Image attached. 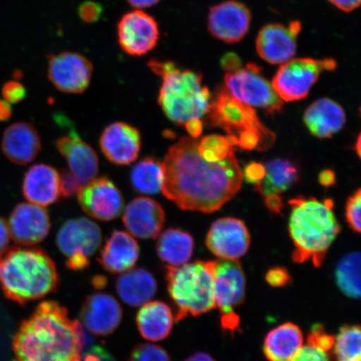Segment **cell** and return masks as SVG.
Returning <instances> with one entry per match:
<instances>
[{"mask_svg":"<svg viewBox=\"0 0 361 361\" xmlns=\"http://www.w3.org/2000/svg\"><path fill=\"white\" fill-rule=\"evenodd\" d=\"M197 143V139L183 137L169 148L161 161V192L180 209L210 214L240 190L243 171L234 153L223 161H207Z\"/></svg>","mask_w":361,"mask_h":361,"instance_id":"obj_1","label":"cell"},{"mask_svg":"<svg viewBox=\"0 0 361 361\" xmlns=\"http://www.w3.org/2000/svg\"><path fill=\"white\" fill-rule=\"evenodd\" d=\"M88 336L56 301L40 303L20 324L13 340L15 361H79Z\"/></svg>","mask_w":361,"mask_h":361,"instance_id":"obj_2","label":"cell"},{"mask_svg":"<svg viewBox=\"0 0 361 361\" xmlns=\"http://www.w3.org/2000/svg\"><path fill=\"white\" fill-rule=\"evenodd\" d=\"M60 282L55 262L39 247H11L0 255V288L24 305L56 292Z\"/></svg>","mask_w":361,"mask_h":361,"instance_id":"obj_3","label":"cell"},{"mask_svg":"<svg viewBox=\"0 0 361 361\" xmlns=\"http://www.w3.org/2000/svg\"><path fill=\"white\" fill-rule=\"evenodd\" d=\"M288 203L291 206L288 231L295 245L293 262L311 261L316 268L322 267L329 248L341 232L333 201L299 197Z\"/></svg>","mask_w":361,"mask_h":361,"instance_id":"obj_4","label":"cell"},{"mask_svg":"<svg viewBox=\"0 0 361 361\" xmlns=\"http://www.w3.org/2000/svg\"><path fill=\"white\" fill-rule=\"evenodd\" d=\"M148 66L162 79L157 101L171 121L184 126L209 114L212 94L203 85L202 75L157 59H152Z\"/></svg>","mask_w":361,"mask_h":361,"instance_id":"obj_5","label":"cell"},{"mask_svg":"<svg viewBox=\"0 0 361 361\" xmlns=\"http://www.w3.org/2000/svg\"><path fill=\"white\" fill-rule=\"evenodd\" d=\"M166 268V281L176 308V322L215 309L214 261L197 260L179 267Z\"/></svg>","mask_w":361,"mask_h":361,"instance_id":"obj_6","label":"cell"},{"mask_svg":"<svg viewBox=\"0 0 361 361\" xmlns=\"http://www.w3.org/2000/svg\"><path fill=\"white\" fill-rule=\"evenodd\" d=\"M224 87L236 100L252 108H260L274 114L281 112L283 102L272 83L264 78L262 69L254 63L238 66L226 71Z\"/></svg>","mask_w":361,"mask_h":361,"instance_id":"obj_7","label":"cell"},{"mask_svg":"<svg viewBox=\"0 0 361 361\" xmlns=\"http://www.w3.org/2000/svg\"><path fill=\"white\" fill-rule=\"evenodd\" d=\"M215 308L221 313V324L233 334L239 328L235 310L245 299L246 278L238 260L214 261Z\"/></svg>","mask_w":361,"mask_h":361,"instance_id":"obj_8","label":"cell"},{"mask_svg":"<svg viewBox=\"0 0 361 361\" xmlns=\"http://www.w3.org/2000/svg\"><path fill=\"white\" fill-rule=\"evenodd\" d=\"M336 66L333 59H292L279 67L271 83L283 102L303 100L309 96L320 75L335 70Z\"/></svg>","mask_w":361,"mask_h":361,"instance_id":"obj_9","label":"cell"},{"mask_svg":"<svg viewBox=\"0 0 361 361\" xmlns=\"http://www.w3.org/2000/svg\"><path fill=\"white\" fill-rule=\"evenodd\" d=\"M207 116L212 126L223 128L236 141L238 134L248 128H256L266 134L273 133L261 123L254 108L236 100L224 87L216 90Z\"/></svg>","mask_w":361,"mask_h":361,"instance_id":"obj_10","label":"cell"},{"mask_svg":"<svg viewBox=\"0 0 361 361\" xmlns=\"http://www.w3.org/2000/svg\"><path fill=\"white\" fill-rule=\"evenodd\" d=\"M160 38L157 20L142 10L125 13L117 24L120 47L129 56H146L157 47Z\"/></svg>","mask_w":361,"mask_h":361,"instance_id":"obj_11","label":"cell"},{"mask_svg":"<svg viewBox=\"0 0 361 361\" xmlns=\"http://www.w3.org/2000/svg\"><path fill=\"white\" fill-rule=\"evenodd\" d=\"M48 58V78L58 90L81 94L88 89L93 75V65L88 58L71 51Z\"/></svg>","mask_w":361,"mask_h":361,"instance_id":"obj_12","label":"cell"},{"mask_svg":"<svg viewBox=\"0 0 361 361\" xmlns=\"http://www.w3.org/2000/svg\"><path fill=\"white\" fill-rule=\"evenodd\" d=\"M78 194L81 209L94 219L107 222L118 218L123 213V194L109 178L90 180Z\"/></svg>","mask_w":361,"mask_h":361,"instance_id":"obj_13","label":"cell"},{"mask_svg":"<svg viewBox=\"0 0 361 361\" xmlns=\"http://www.w3.org/2000/svg\"><path fill=\"white\" fill-rule=\"evenodd\" d=\"M301 23L292 21L290 25L269 24L262 28L256 39L259 56L272 65H283L292 60L297 51L298 35Z\"/></svg>","mask_w":361,"mask_h":361,"instance_id":"obj_14","label":"cell"},{"mask_svg":"<svg viewBox=\"0 0 361 361\" xmlns=\"http://www.w3.org/2000/svg\"><path fill=\"white\" fill-rule=\"evenodd\" d=\"M251 12L243 3L228 0L212 7L207 29L216 39L233 44L240 42L250 30Z\"/></svg>","mask_w":361,"mask_h":361,"instance_id":"obj_15","label":"cell"},{"mask_svg":"<svg viewBox=\"0 0 361 361\" xmlns=\"http://www.w3.org/2000/svg\"><path fill=\"white\" fill-rule=\"evenodd\" d=\"M206 245L220 259L238 260L246 255L250 247V234L241 220L221 219L212 225Z\"/></svg>","mask_w":361,"mask_h":361,"instance_id":"obj_16","label":"cell"},{"mask_svg":"<svg viewBox=\"0 0 361 361\" xmlns=\"http://www.w3.org/2000/svg\"><path fill=\"white\" fill-rule=\"evenodd\" d=\"M8 226L11 238L17 245L33 246L48 236L51 222L44 207L22 202L13 210Z\"/></svg>","mask_w":361,"mask_h":361,"instance_id":"obj_17","label":"cell"},{"mask_svg":"<svg viewBox=\"0 0 361 361\" xmlns=\"http://www.w3.org/2000/svg\"><path fill=\"white\" fill-rule=\"evenodd\" d=\"M102 242L100 227L87 218L66 221L56 235V245L67 259L75 255L90 259L100 247Z\"/></svg>","mask_w":361,"mask_h":361,"instance_id":"obj_18","label":"cell"},{"mask_svg":"<svg viewBox=\"0 0 361 361\" xmlns=\"http://www.w3.org/2000/svg\"><path fill=\"white\" fill-rule=\"evenodd\" d=\"M102 152L111 164L126 166L137 159L142 147V137L135 126L116 121L104 129L101 138Z\"/></svg>","mask_w":361,"mask_h":361,"instance_id":"obj_19","label":"cell"},{"mask_svg":"<svg viewBox=\"0 0 361 361\" xmlns=\"http://www.w3.org/2000/svg\"><path fill=\"white\" fill-rule=\"evenodd\" d=\"M80 319L83 326L93 335L106 336L119 327L123 309L109 293H92L84 301Z\"/></svg>","mask_w":361,"mask_h":361,"instance_id":"obj_20","label":"cell"},{"mask_svg":"<svg viewBox=\"0 0 361 361\" xmlns=\"http://www.w3.org/2000/svg\"><path fill=\"white\" fill-rule=\"evenodd\" d=\"M123 220L133 237L153 239L159 236L164 227L166 216L159 202L150 197H139L126 207Z\"/></svg>","mask_w":361,"mask_h":361,"instance_id":"obj_21","label":"cell"},{"mask_svg":"<svg viewBox=\"0 0 361 361\" xmlns=\"http://www.w3.org/2000/svg\"><path fill=\"white\" fill-rule=\"evenodd\" d=\"M56 145L66 158L71 173L83 186L97 178L99 171L97 152L80 137L75 128H71L69 135L59 138Z\"/></svg>","mask_w":361,"mask_h":361,"instance_id":"obj_22","label":"cell"},{"mask_svg":"<svg viewBox=\"0 0 361 361\" xmlns=\"http://www.w3.org/2000/svg\"><path fill=\"white\" fill-rule=\"evenodd\" d=\"M1 149L13 164L26 165L42 151V138L37 129L28 123H16L4 130Z\"/></svg>","mask_w":361,"mask_h":361,"instance_id":"obj_23","label":"cell"},{"mask_svg":"<svg viewBox=\"0 0 361 361\" xmlns=\"http://www.w3.org/2000/svg\"><path fill=\"white\" fill-rule=\"evenodd\" d=\"M22 190L30 202L44 207L51 205L61 197L60 173L49 165H34L25 173Z\"/></svg>","mask_w":361,"mask_h":361,"instance_id":"obj_24","label":"cell"},{"mask_svg":"<svg viewBox=\"0 0 361 361\" xmlns=\"http://www.w3.org/2000/svg\"><path fill=\"white\" fill-rule=\"evenodd\" d=\"M140 247L134 237L124 231L112 232L101 250L99 263L112 274L133 269L139 259Z\"/></svg>","mask_w":361,"mask_h":361,"instance_id":"obj_25","label":"cell"},{"mask_svg":"<svg viewBox=\"0 0 361 361\" xmlns=\"http://www.w3.org/2000/svg\"><path fill=\"white\" fill-rule=\"evenodd\" d=\"M346 121L342 106L329 98H322L307 108L305 123L311 134L319 138H329L340 132Z\"/></svg>","mask_w":361,"mask_h":361,"instance_id":"obj_26","label":"cell"},{"mask_svg":"<svg viewBox=\"0 0 361 361\" xmlns=\"http://www.w3.org/2000/svg\"><path fill=\"white\" fill-rule=\"evenodd\" d=\"M116 288L125 304L137 308L148 303L156 295L157 282L148 270L135 268L120 275Z\"/></svg>","mask_w":361,"mask_h":361,"instance_id":"obj_27","label":"cell"},{"mask_svg":"<svg viewBox=\"0 0 361 361\" xmlns=\"http://www.w3.org/2000/svg\"><path fill=\"white\" fill-rule=\"evenodd\" d=\"M174 314L164 302L149 301L139 310L135 322L141 336L149 341H161L173 331Z\"/></svg>","mask_w":361,"mask_h":361,"instance_id":"obj_28","label":"cell"},{"mask_svg":"<svg viewBox=\"0 0 361 361\" xmlns=\"http://www.w3.org/2000/svg\"><path fill=\"white\" fill-rule=\"evenodd\" d=\"M304 346V335L297 324L286 322L268 333L264 353L269 361H291Z\"/></svg>","mask_w":361,"mask_h":361,"instance_id":"obj_29","label":"cell"},{"mask_svg":"<svg viewBox=\"0 0 361 361\" xmlns=\"http://www.w3.org/2000/svg\"><path fill=\"white\" fill-rule=\"evenodd\" d=\"M156 250L160 259L170 267H179L192 259L194 240L190 233L169 228L159 234Z\"/></svg>","mask_w":361,"mask_h":361,"instance_id":"obj_30","label":"cell"},{"mask_svg":"<svg viewBox=\"0 0 361 361\" xmlns=\"http://www.w3.org/2000/svg\"><path fill=\"white\" fill-rule=\"evenodd\" d=\"M298 179V171L290 161L277 159L265 166L263 180L255 184V190L264 198L286 192Z\"/></svg>","mask_w":361,"mask_h":361,"instance_id":"obj_31","label":"cell"},{"mask_svg":"<svg viewBox=\"0 0 361 361\" xmlns=\"http://www.w3.org/2000/svg\"><path fill=\"white\" fill-rule=\"evenodd\" d=\"M130 183L135 191L152 195L161 191L164 184V168L155 157L142 158L130 171Z\"/></svg>","mask_w":361,"mask_h":361,"instance_id":"obj_32","label":"cell"},{"mask_svg":"<svg viewBox=\"0 0 361 361\" xmlns=\"http://www.w3.org/2000/svg\"><path fill=\"white\" fill-rule=\"evenodd\" d=\"M336 281L343 293L350 299L360 296V255L358 252L343 257L336 269Z\"/></svg>","mask_w":361,"mask_h":361,"instance_id":"obj_33","label":"cell"},{"mask_svg":"<svg viewBox=\"0 0 361 361\" xmlns=\"http://www.w3.org/2000/svg\"><path fill=\"white\" fill-rule=\"evenodd\" d=\"M361 333L359 326L346 324L338 331L333 350L336 361H361Z\"/></svg>","mask_w":361,"mask_h":361,"instance_id":"obj_34","label":"cell"},{"mask_svg":"<svg viewBox=\"0 0 361 361\" xmlns=\"http://www.w3.org/2000/svg\"><path fill=\"white\" fill-rule=\"evenodd\" d=\"M198 152L207 161H220L226 159L235 152V147L228 141L227 137L219 135H207L198 141Z\"/></svg>","mask_w":361,"mask_h":361,"instance_id":"obj_35","label":"cell"},{"mask_svg":"<svg viewBox=\"0 0 361 361\" xmlns=\"http://www.w3.org/2000/svg\"><path fill=\"white\" fill-rule=\"evenodd\" d=\"M129 361H171V358L162 347L142 343L134 347Z\"/></svg>","mask_w":361,"mask_h":361,"instance_id":"obj_36","label":"cell"},{"mask_svg":"<svg viewBox=\"0 0 361 361\" xmlns=\"http://www.w3.org/2000/svg\"><path fill=\"white\" fill-rule=\"evenodd\" d=\"M346 220L355 232L361 231V190L358 189L346 204Z\"/></svg>","mask_w":361,"mask_h":361,"instance_id":"obj_37","label":"cell"},{"mask_svg":"<svg viewBox=\"0 0 361 361\" xmlns=\"http://www.w3.org/2000/svg\"><path fill=\"white\" fill-rule=\"evenodd\" d=\"M334 342H335V337L329 335L326 329L320 324H315L307 338L308 344L318 347L326 352L332 350Z\"/></svg>","mask_w":361,"mask_h":361,"instance_id":"obj_38","label":"cell"},{"mask_svg":"<svg viewBox=\"0 0 361 361\" xmlns=\"http://www.w3.org/2000/svg\"><path fill=\"white\" fill-rule=\"evenodd\" d=\"M102 13V4L92 0L83 2L78 8L80 19L87 24H93L100 20Z\"/></svg>","mask_w":361,"mask_h":361,"instance_id":"obj_39","label":"cell"},{"mask_svg":"<svg viewBox=\"0 0 361 361\" xmlns=\"http://www.w3.org/2000/svg\"><path fill=\"white\" fill-rule=\"evenodd\" d=\"M4 100L10 104L19 103L26 96V89L20 81L11 80L4 85L2 88Z\"/></svg>","mask_w":361,"mask_h":361,"instance_id":"obj_40","label":"cell"},{"mask_svg":"<svg viewBox=\"0 0 361 361\" xmlns=\"http://www.w3.org/2000/svg\"><path fill=\"white\" fill-rule=\"evenodd\" d=\"M60 178L61 196L63 197L73 196L84 187L69 170L62 171Z\"/></svg>","mask_w":361,"mask_h":361,"instance_id":"obj_41","label":"cell"},{"mask_svg":"<svg viewBox=\"0 0 361 361\" xmlns=\"http://www.w3.org/2000/svg\"><path fill=\"white\" fill-rule=\"evenodd\" d=\"M291 361H329V358L328 352L307 343Z\"/></svg>","mask_w":361,"mask_h":361,"instance_id":"obj_42","label":"cell"},{"mask_svg":"<svg viewBox=\"0 0 361 361\" xmlns=\"http://www.w3.org/2000/svg\"><path fill=\"white\" fill-rule=\"evenodd\" d=\"M266 281L270 286L274 288H281L287 286L292 282L290 274L288 270L283 267H274L270 269L266 274Z\"/></svg>","mask_w":361,"mask_h":361,"instance_id":"obj_43","label":"cell"},{"mask_svg":"<svg viewBox=\"0 0 361 361\" xmlns=\"http://www.w3.org/2000/svg\"><path fill=\"white\" fill-rule=\"evenodd\" d=\"M79 361H116L106 349L101 345L90 347L81 355Z\"/></svg>","mask_w":361,"mask_h":361,"instance_id":"obj_44","label":"cell"},{"mask_svg":"<svg viewBox=\"0 0 361 361\" xmlns=\"http://www.w3.org/2000/svg\"><path fill=\"white\" fill-rule=\"evenodd\" d=\"M243 179L250 183L257 184L263 180L265 176V166L258 162H251L243 171Z\"/></svg>","mask_w":361,"mask_h":361,"instance_id":"obj_45","label":"cell"},{"mask_svg":"<svg viewBox=\"0 0 361 361\" xmlns=\"http://www.w3.org/2000/svg\"><path fill=\"white\" fill-rule=\"evenodd\" d=\"M11 238L8 222L2 216H0V255L8 247Z\"/></svg>","mask_w":361,"mask_h":361,"instance_id":"obj_46","label":"cell"},{"mask_svg":"<svg viewBox=\"0 0 361 361\" xmlns=\"http://www.w3.org/2000/svg\"><path fill=\"white\" fill-rule=\"evenodd\" d=\"M333 6L344 12H351L360 6L361 0H329Z\"/></svg>","mask_w":361,"mask_h":361,"instance_id":"obj_47","label":"cell"},{"mask_svg":"<svg viewBox=\"0 0 361 361\" xmlns=\"http://www.w3.org/2000/svg\"><path fill=\"white\" fill-rule=\"evenodd\" d=\"M266 205H267L268 209L272 212V213L279 214L281 213V210L283 209V201L282 198L279 195H276V194H273V195H269L265 197Z\"/></svg>","mask_w":361,"mask_h":361,"instance_id":"obj_48","label":"cell"},{"mask_svg":"<svg viewBox=\"0 0 361 361\" xmlns=\"http://www.w3.org/2000/svg\"><path fill=\"white\" fill-rule=\"evenodd\" d=\"M184 126L190 137L197 139L200 137L203 129L202 121L200 119L188 121Z\"/></svg>","mask_w":361,"mask_h":361,"instance_id":"obj_49","label":"cell"},{"mask_svg":"<svg viewBox=\"0 0 361 361\" xmlns=\"http://www.w3.org/2000/svg\"><path fill=\"white\" fill-rule=\"evenodd\" d=\"M319 182L324 188H329L336 183V174L332 170L326 169L320 173Z\"/></svg>","mask_w":361,"mask_h":361,"instance_id":"obj_50","label":"cell"},{"mask_svg":"<svg viewBox=\"0 0 361 361\" xmlns=\"http://www.w3.org/2000/svg\"><path fill=\"white\" fill-rule=\"evenodd\" d=\"M130 6H133L137 10H142V8H151L157 6L161 0H126Z\"/></svg>","mask_w":361,"mask_h":361,"instance_id":"obj_51","label":"cell"},{"mask_svg":"<svg viewBox=\"0 0 361 361\" xmlns=\"http://www.w3.org/2000/svg\"><path fill=\"white\" fill-rule=\"evenodd\" d=\"M12 115L11 104L4 100H0V121H7Z\"/></svg>","mask_w":361,"mask_h":361,"instance_id":"obj_52","label":"cell"},{"mask_svg":"<svg viewBox=\"0 0 361 361\" xmlns=\"http://www.w3.org/2000/svg\"><path fill=\"white\" fill-rule=\"evenodd\" d=\"M184 361H216L209 354L204 352H197V353L189 356Z\"/></svg>","mask_w":361,"mask_h":361,"instance_id":"obj_53","label":"cell"},{"mask_svg":"<svg viewBox=\"0 0 361 361\" xmlns=\"http://www.w3.org/2000/svg\"><path fill=\"white\" fill-rule=\"evenodd\" d=\"M93 284L94 286L97 288L105 287L106 284V279L103 276H96L93 279Z\"/></svg>","mask_w":361,"mask_h":361,"instance_id":"obj_54","label":"cell"},{"mask_svg":"<svg viewBox=\"0 0 361 361\" xmlns=\"http://www.w3.org/2000/svg\"><path fill=\"white\" fill-rule=\"evenodd\" d=\"M360 142H361V138L360 135H359L357 142H356V151H357V154L360 157Z\"/></svg>","mask_w":361,"mask_h":361,"instance_id":"obj_55","label":"cell"}]
</instances>
